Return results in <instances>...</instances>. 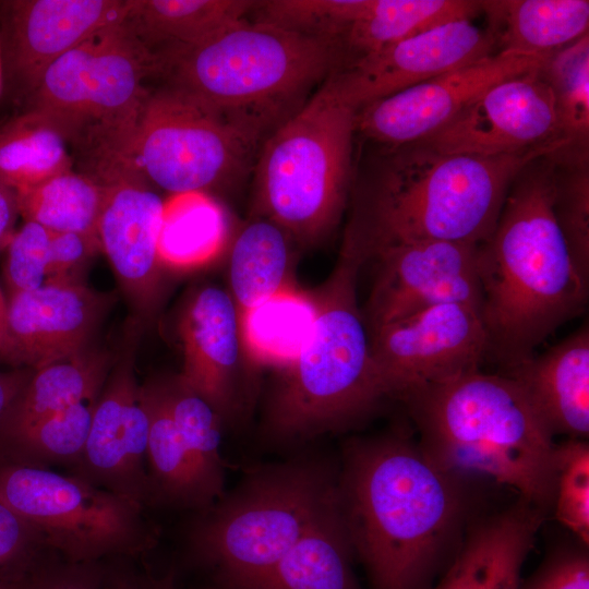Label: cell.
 Returning <instances> with one entry per match:
<instances>
[{"label":"cell","mask_w":589,"mask_h":589,"mask_svg":"<svg viewBox=\"0 0 589 589\" xmlns=\"http://www.w3.org/2000/svg\"><path fill=\"white\" fill-rule=\"evenodd\" d=\"M553 178L552 153L525 166L478 250L489 357L507 370L588 301L589 280L577 271L553 215Z\"/></svg>","instance_id":"6da1fadb"},{"label":"cell","mask_w":589,"mask_h":589,"mask_svg":"<svg viewBox=\"0 0 589 589\" xmlns=\"http://www.w3.org/2000/svg\"><path fill=\"white\" fill-rule=\"evenodd\" d=\"M339 513L374 589H423L460 513L454 474L399 437L351 443Z\"/></svg>","instance_id":"7a4b0ae2"},{"label":"cell","mask_w":589,"mask_h":589,"mask_svg":"<svg viewBox=\"0 0 589 589\" xmlns=\"http://www.w3.org/2000/svg\"><path fill=\"white\" fill-rule=\"evenodd\" d=\"M558 148L481 157L442 153L422 142L387 147L349 225L369 256L404 242L481 244L494 231L517 175Z\"/></svg>","instance_id":"3957f363"},{"label":"cell","mask_w":589,"mask_h":589,"mask_svg":"<svg viewBox=\"0 0 589 589\" xmlns=\"http://www.w3.org/2000/svg\"><path fill=\"white\" fill-rule=\"evenodd\" d=\"M402 400L421 431L420 448L441 469L489 476L538 508L553 500L552 434L510 376L476 370Z\"/></svg>","instance_id":"277c9868"},{"label":"cell","mask_w":589,"mask_h":589,"mask_svg":"<svg viewBox=\"0 0 589 589\" xmlns=\"http://www.w3.org/2000/svg\"><path fill=\"white\" fill-rule=\"evenodd\" d=\"M368 260L348 227L332 274L311 294V335L272 399L266 429L275 441H304L337 430L386 396L357 300L359 272Z\"/></svg>","instance_id":"5b68a950"},{"label":"cell","mask_w":589,"mask_h":589,"mask_svg":"<svg viewBox=\"0 0 589 589\" xmlns=\"http://www.w3.org/2000/svg\"><path fill=\"white\" fill-rule=\"evenodd\" d=\"M156 56L170 86L269 129L293 100L347 63L336 40L247 17L197 45Z\"/></svg>","instance_id":"8992f818"},{"label":"cell","mask_w":589,"mask_h":589,"mask_svg":"<svg viewBox=\"0 0 589 589\" xmlns=\"http://www.w3.org/2000/svg\"><path fill=\"white\" fill-rule=\"evenodd\" d=\"M337 484L328 462L318 458L261 468L195 520L192 552L217 570L227 589H241L337 506Z\"/></svg>","instance_id":"52a82bcc"},{"label":"cell","mask_w":589,"mask_h":589,"mask_svg":"<svg viewBox=\"0 0 589 589\" xmlns=\"http://www.w3.org/2000/svg\"><path fill=\"white\" fill-rule=\"evenodd\" d=\"M330 75L273 130L254 168L260 216L302 243L332 231L350 183L357 110L342 99Z\"/></svg>","instance_id":"ba28073f"},{"label":"cell","mask_w":589,"mask_h":589,"mask_svg":"<svg viewBox=\"0 0 589 589\" xmlns=\"http://www.w3.org/2000/svg\"><path fill=\"white\" fill-rule=\"evenodd\" d=\"M159 74L157 57L125 21L107 26L55 61L27 98L62 129L81 161L111 155L132 157L134 132Z\"/></svg>","instance_id":"9c48e42d"},{"label":"cell","mask_w":589,"mask_h":589,"mask_svg":"<svg viewBox=\"0 0 589 589\" xmlns=\"http://www.w3.org/2000/svg\"><path fill=\"white\" fill-rule=\"evenodd\" d=\"M268 129L168 86L149 93L131 154L152 185L173 195L202 193L242 175Z\"/></svg>","instance_id":"30bf717a"},{"label":"cell","mask_w":589,"mask_h":589,"mask_svg":"<svg viewBox=\"0 0 589 589\" xmlns=\"http://www.w3.org/2000/svg\"><path fill=\"white\" fill-rule=\"evenodd\" d=\"M0 501L69 562L136 557L156 541V531L144 519L142 505L75 474L2 464Z\"/></svg>","instance_id":"8fae6325"},{"label":"cell","mask_w":589,"mask_h":589,"mask_svg":"<svg viewBox=\"0 0 589 589\" xmlns=\"http://www.w3.org/2000/svg\"><path fill=\"white\" fill-rule=\"evenodd\" d=\"M371 353L386 396L480 370L489 358L481 308L443 303L372 329Z\"/></svg>","instance_id":"7c38bea8"},{"label":"cell","mask_w":589,"mask_h":589,"mask_svg":"<svg viewBox=\"0 0 589 589\" xmlns=\"http://www.w3.org/2000/svg\"><path fill=\"white\" fill-rule=\"evenodd\" d=\"M105 188L98 239L120 287L139 313L151 314L160 297L158 240L165 202L129 155L83 165Z\"/></svg>","instance_id":"4fadbf2b"},{"label":"cell","mask_w":589,"mask_h":589,"mask_svg":"<svg viewBox=\"0 0 589 589\" xmlns=\"http://www.w3.org/2000/svg\"><path fill=\"white\" fill-rule=\"evenodd\" d=\"M543 68L495 84L447 125L419 142L442 153L481 157L569 144Z\"/></svg>","instance_id":"5bb4252c"},{"label":"cell","mask_w":589,"mask_h":589,"mask_svg":"<svg viewBox=\"0 0 589 589\" xmlns=\"http://www.w3.org/2000/svg\"><path fill=\"white\" fill-rule=\"evenodd\" d=\"M553 53L496 51L360 108L356 132L386 147L419 142L447 125L490 87L543 68Z\"/></svg>","instance_id":"9a60e30c"},{"label":"cell","mask_w":589,"mask_h":589,"mask_svg":"<svg viewBox=\"0 0 589 589\" xmlns=\"http://www.w3.org/2000/svg\"><path fill=\"white\" fill-rule=\"evenodd\" d=\"M135 328L127 334L97 397L75 476L143 506L151 494L144 462L148 416L135 375Z\"/></svg>","instance_id":"2e32d148"},{"label":"cell","mask_w":589,"mask_h":589,"mask_svg":"<svg viewBox=\"0 0 589 589\" xmlns=\"http://www.w3.org/2000/svg\"><path fill=\"white\" fill-rule=\"evenodd\" d=\"M480 244L416 241L374 250L376 277L368 303L371 329L443 303L482 306Z\"/></svg>","instance_id":"e0dca14e"},{"label":"cell","mask_w":589,"mask_h":589,"mask_svg":"<svg viewBox=\"0 0 589 589\" xmlns=\"http://www.w3.org/2000/svg\"><path fill=\"white\" fill-rule=\"evenodd\" d=\"M131 4L132 0L3 2V77L28 98L55 61L98 31L124 21Z\"/></svg>","instance_id":"ac0fdd59"},{"label":"cell","mask_w":589,"mask_h":589,"mask_svg":"<svg viewBox=\"0 0 589 589\" xmlns=\"http://www.w3.org/2000/svg\"><path fill=\"white\" fill-rule=\"evenodd\" d=\"M488 29L462 20L444 24L359 57L330 76L342 99L357 111L442 73L494 53Z\"/></svg>","instance_id":"d6986e66"},{"label":"cell","mask_w":589,"mask_h":589,"mask_svg":"<svg viewBox=\"0 0 589 589\" xmlns=\"http://www.w3.org/2000/svg\"><path fill=\"white\" fill-rule=\"evenodd\" d=\"M108 303L82 281L11 294L1 357L35 371L73 356L88 347Z\"/></svg>","instance_id":"ffe728a7"},{"label":"cell","mask_w":589,"mask_h":589,"mask_svg":"<svg viewBox=\"0 0 589 589\" xmlns=\"http://www.w3.org/2000/svg\"><path fill=\"white\" fill-rule=\"evenodd\" d=\"M183 368L179 375L221 418L240 409L239 363L242 350L239 315L227 291L205 286L184 304L178 324Z\"/></svg>","instance_id":"44dd1931"},{"label":"cell","mask_w":589,"mask_h":589,"mask_svg":"<svg viewBox=\"0 0 589 589\" xmlns=\"http://www.w3.org/2000/svg\"><path fill=\"white\" fill-rule=\"evenodd\" d=\"M551 432L587 436L589 432V328L577 332L540 356L507 370Z\"/></svg>","instance_id":"7402d4cb"},{"label":"cell","mask_w":589,"mask_h":589,"mask_svg":"<svg viewBox=\"0 0 589 589\" xmlns=\"http://www.w3.org/2000/svg\"><path fill=\"white\" fill-rule=\"evenodd\" d=\"M540 522L539 508L525 502L481 524L432 589H519Z\"/></svg>","instance_id":"603a6c76"},{"label":"cell","mask_w":589,"mask_h":589,"mask_svg":"<svg viewBox=\"0 0 589 589\" xmlns=\"http://www.w3.org/2000/svg\"><path fill=\"white\" fill-rule=\"evenodd\" d=\"M111 365L109 353L87 347L33 371L0 422L1 435L9 440L45 418L97 398Z\"/></svg>","instance_id":"cb8c5ba5"},{"label":"cell","mask_w":589,"mask_h":589,"mask_svg":"<svg viewBox=\"0 0 589 589\" xmlns=\"http://www.w3.org/2000/svg\"><path fill=\"white\" fill-rule=\"evenodd\" d=\"M498 51L553 53L588 34L587 0L480 1Z\"/></svg>","instance_id":"d4e9b609"},{"label":"cell","mask_w":589,"mask_h":589,"mask_svg":"<svg viewBox=\"0 0 589 589\" xmlns=\"http://www.w3.org/2000/svg\"><path fill=\"white\" fill-rule=\"evenodd\" d=\"M480 13V1L470 0H360L340 44L349 63L437 26L472 21Z\"/></svg>","instance_id":"484cf974"},{"label":"cell","mask_w":589,"mask_h":589,"mask_svg":"<svg viewBox=\"0 0 589 589\" xmlns=\"http://www.w3.org/2000/svg\"><path fill=\"white\" fill-rule=\"evenodd\" d=\"M352 553L337 502L273 567L241 589H359Z\"/></svg>","instance_id":"4316f807"},{"label":"cell","mask_w":589,"mask_h":589,"mask_svg":"<svg viewBox=\"0 0 589 589\" xmlns=\"http://www.w3.org/2000/svg\"><path fill=\"white\" fill-rule=\"evenodd\" d=\"M257 1L132 0L125 23L154 53L197 45L245 19Z\"/></svg>","instance_id":"83f0119b"},{"label":"cell","mask_w":589,"mask_h":589,"mask_svg":"<svg viewBox=\"0 0 589 589\" xmlns=\"http://www.w3.org/2000/svg\"><path fill=\"white\" fill-rule=\"evenodd\" d=\"M291 240L284 228L262 216L237 235L230 252L229 284L238 315L292 286Z\"/></svg>","instance_id":"f1b7e54d"},{"label":"cell","mask_w":589,"mask_h":589,"mask_svg":"<svg viewBox=\"0 0 589 589\" xmlns=\"http://www.w3.org/2000/svg\"><path fill=\"white\" fill-rule=\"evenodd\" d=\"M70 148L52 118L26 109L0 125V179L17 191L73 170Z\"/></svg>","instance_id":"f546056e"},{"label":"cell","mask_w":589,"mask_h":589,"mask_svg":"<svg viewBox=\"0 0 589 589\" xmlns=\"http://www.w3.org/2000/svg\"><path fill=\"white\" fill-rule=\"evenodd\" d=\"M314 318L312 296L289 286L239 315L242 349L254 362L288 366L308 341Z\"/></svg>","instance_id":"4dcf8cb0"},{"label":"cell","mask_w":589,"mask_h":589,"mask_svg":"<svg viewBox=\"0 0 589 589\" xmlns=\"http://www.w3.org/2000/svg\"><path fill=\"white\" fill-rule=\"evenodd\" d=\"M15 192L24 221L98 238L105 188L89 175L70 170Z\"/></svg>","instance_id":"1f68e13d"},{"label":"cell","mask_w":589,"mask_h":589,"mask_svg":"<svg viewBox=\"0 0 589 589\" xmlns=\"http://www.w3.org/2000/svg\"><path fill=\"white\" fill-rule=\"evenodd\" d=\"M153 383L184 443L203 495L211 506L221 495L224 486L220 456L223 418L179 375L154 380Z\"/></svg>","instance_id":"d6a6232c"},{"label":"cell","mask_w":589,"mask_h":589,"mask_svg":"<svg viewBox=\"0 0 589 589\" xmlns=\"http://www.w3.org/2000/svg\"><path fill=\"white\" fill-rule=\"evenodd\" d=\"M148 416L146 460L151 493L179 505L206 508L192 460L153 381L141 386Z\"/></svg>","instance_id":"836d02e7"},{"label":"cell","mask_w":589,"mask_h":589,"mask_svg":"<svg viewBox=\"0 0 589 589\" xmlns=\"http://www.w3.org/2000/svg\"><path fill=\"white\" fill-rule=\"evenodd\" d=\"M221 243V215L202 193L173 195L165 203L158 240L163 268H197L216 256Z\"/></svg>","instance_id":"e575fe53"},{"label":"cell","mask_w":589,"mask_h":589,"mask_svg":"<svg viewBox=\"0 0 589 589\" xmlns=\"http://www.w3.org/2000/svg\"><path fill=\"white\" fill-rule=\"evenodd\" d=\"M552 157L553 215L577 271L589 280L588 147L567 144Z\"/></svg>","instance_id":"d590c367"},{"label":"cell","mask_w":589,"mask_h":589,"mask_svg":"<svg viewBox=\"0 0 589 589\" xmlns=\"http://www.w3.org/2000/svg\"><path fill=\"white\" fill-rule=\"evenodd\" d=\"M97 398L73 405L7 440L22 465H76L84 452Z\"/></svg>","instance_id":"8d00e7d4"},{"label":"cell","mask_w":589,"mask_h":589,"mask_svg":"<svg viewBox=\"0 0 589 589\" xmlns=\"http://www.w3.org/2000/svg\"><path fill=\"white\" fill-rule=\"evenodd\" d=\"M543 72L554 97L564 137L570 144L588 147V34L554 52L544 65Z\"/></svg>","instance_id":"74e56055"},{"label":"cell","mask_w":589,"mask_h":589,"mask_svg":"<svg viewBox=\"0 0 589 589\" xmlns=\"http://www.w3.org/2000/svg\"><path fill=\"white\" fill-rule=\"evenodd\" d=\"M555 515L586 545L589 542V447L572 440L554 452Z\"/></svg>","instance_id":"f35d334b"},{"label":"cell","mask_w":589,"mask_h":589,"mask_svg":"<svg viewBox=\"0 0 589 589\" xmlns=\"http://www.w3.org/2000/svg\"><path fill=\"white\" fill-rule=\"evenodd\" d=\"M51 238L52 231L33 221L14 231L3 267L8 297L50 284Z\"/></svg>","instance_id":"ab89813d"},{"label":"cell","mask_w":589,"mask_h":589,"mask_svg":"<svg viewBox=\"0 0 589 589\" xmlns=\"http://www.w3.org/2000/svg\"><path fill=\"white\" fill-rule=\"evenodd\" d=\"M52 553L39 534L0 501V582L28 579Z\"/></svg>","instance_id":"60d3db41"},{"label":"cell","mask_w":589,"mask_h":589,"mask_svg":"<svg viewBox=\"0 0 589 589\" xmlns=\"http://www.w3.org/2000/svg\"><path fill=\"white\" fill-rule=\"evenodd\" d=\"M125 578L103 561L73 563L53 553L31 575L26 589H119Z\"/></svg>","instance_id":"b9f144b4"},{"label":"cell","mask_w":589,"mask_h":589,"mask_svg":"<svg viewBox=\"0 0 589 589\" xmlns=\"http://www.w3.org/2000/svg\"><path fill=\"white\" fill-rule=\"evenodd\" d=\"M100 250L99 239L75 232H52L50 284L81 281L79 275Z\"/></svg>","instance_id":"7bdbcfd3"},{"label":"cell","mask_w":589,"mask_h":589,"mask_svg":"<svg viewBox=\"0 0 589 589\" xmlns=\"http://www.w3.org/2000/svg\"><path fill=\"white\" fill-rule=\"evenodd\" d=\"M519 589H589V562L584 554L555 558Z\"/></svg>","instance_id":"ee69618b"},{"label":"cell","mask_w":589,"mask_h":589,"mask_svg":"<svg viewBox=\"0 0 589 589\" xmlns=\"http://www.w3.org/2000/svg\"><path fill=\"white\" fill-rule=\"evenodd\" d=\"M16 192L0 179V250L5 248L19 217Z\"/></svg>","instance_id":"f6af8a7d"},{"label":"cell","mask_w":589,"mask_h":589,"mask_svg":"<svg viewBox=\"0 0 589 589\" xmlns=\"http://www.w3.org/2000/svg\"><path fill=\"white\" fill-rule=\"evenodd\" d=\"M33 371L0 372V422L28 382Z\"/></svg>","instance_id":"bcb514c9"},{"label":"cell","mask_w":589,"mask_h":589,"mask_svg":"<svg viewBox=\"0 0 589 589\" xmlns=\"http://www.w3.org/2000/svg\"><path fill=\"white\" fill-rule=\"evenodd\" d=\"M137 589H177L173 573L157 576L147 572L135 581Z\"/></svg>","instance_id":"7dc6e473"},{"label":"cell","mask_w":589,"mask_h":589,"mask_svg":"<svg viewBox=\"0 0 589 589\" xmlns=\"http://www.w3.org/2000/svg\"><path fill=\"white\" fill-rule=\"evenodd\" d=\"M28 579L23 581L0 582V589H26Z\"/></svg>","instance_id":"c3c4849f"},{"label":"cell","mask_w":589,"mask_h":589,"mask_svg":"<svg viewBox=\"0 0 589 589\" xmlns=\"http://www.w3.org/2000/svg\"><path fill=\"white\" fill-rule=\"evenodd\" d=\"M7 316V298L0 288V318L5 321Z\"/></svg>","instance_id":"681fc988"},{"label":"cell","mask_w":589,"mask_h":589,"mask_svg":"<svg viewBox=\"0 0 589 589\" xmlns=\"http://www.w3.org/2000/svg\"><path fill=\"white\" fill-rule=\"evenodd\" d=\"M4 328H5V321L0 318V356H1L3 336H4Z\"/></svg>","instance_id":"f907efd6"},{"label":"cell","mask_w":589,"mask_h":589,"mask_svg":"<svg viewBox=\"0 0 589 589\" xmlns=\"http://www.w3.org/2000/svg\"><path fill=\"white\" fill-rule=\"evenodd\" d=\"M3 82V68H2V56H1V44H0V89Z\"/></svg>","instance_id":"816d5d0a"}]
</instances>
